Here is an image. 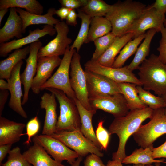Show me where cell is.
<instances>
[{
  "instance_id": "18",
  "label": "cell",
  "mask_w": 166,
  "mask_h": 166,
  "mask_svg": "<svg viewBox=\"0 0 166 166\" xmlns=\"http://www.w3.org/2000/svg\"><path fill=\"white\" fill-rule=\"evenodd\" d=\"M62 59L59 57H43L38 58L36 73L31 87L32 92L39 94L42 86L52 76L54 69L59 66Z\"/></svg>"
},
{
  "instance_id": "2",
  "label": "cell",
  "mask_w": 166,
  "mask_h": 166,
  "mask_svg": "<svg viewBox=\"0 0 166 166\" xmlns=\"http://www.w3.org/2000/svg\"><path fill=\"white\" fill-rule=\"evenodd\" d=\"M146 7L140 2L132 0L118 1L111 5L105 16L111 23V32L118 37L127 33L132 23Z\"/></svg>"
},
{
  "instance_id": "11",
  "label": "cell",
  "mask_w": 166,
  "mask_h": 166,
  "mask_svg": "<svg viewBox=\"0 0 166 166\" xmlns=\"http://www.w3.org/2000/svg\"><path fill=\"white\" fill-rule=\"evenodd\" d=\"M54 27L57 35L47 45L40 48L38 53V58L64 55L67 47L72 43V39L68 36L69 29L66 22L61 21L55 25Z\"/></svg>"
},
{
  "instance_id": "29",
  "label": "cell",
  "mask_w": 166,
  "mask_h": 166,
  "mask_svg": "<svg viewBox=\"0 0 166 166\" xmlns=\"http://www.w3.org/2000/svg\"><path fill=\"white\" fill-rule=\"evenodd\" d=\"M151 147H147L145 148L141 147L140 148L136 149L131 155L126 156L122 161V163L126 164H141L144 165L151 164L153 163H166V160L164 159L156 160L153 158Z\"/></svg>"
},
{
  "instance_id": "41",
  "label": "cell",
  "mask_w": 166,
  "mask_h": 166,
  "mask_svg": "<svg viewBox=\"0 0 166 166\" xmlns=\"http://www.w3.org/2000/svg\"><path fill=\"white\" fill-rule=\"evenodd\" d=\"M62 7L72 9L82 7L86 3L87 0H60Z\"/></svg>"
},
{
  "instance_id": "34",
  "label": "cell",
  "mask_w": 166,
  "mask_h": 166,
  "mask_svg": "<svg viewBox=\"0 0 166 166\" xmlns=\"http://www.w3.org/2000/svg\"><path fill=\"white\" fill-rule=\"evenodd\" d=\"M111 5L102 0H87L86 4L79 9L91 18L105 16Z\"/></svg>"
},
{
  "instance_id": "39",
  "label": "cell",
  "mask_w": 166,
  "mask_h": 166,
  "mask_svg": "<svg viewBox=\"0 0 166 166\" xmlns=\"http://www.w3.org/2000/svg\"><path fill=\"white\" fill-rule=\"evenodd\" d=\"M40 128V123L37 116L30 119L26 125V132L22 136L27 135V139L24 144L29 145L32 142L31 138L38 132Z\"/></svg>"
},
{
  "instance_id": "13",
  "label": "cell",
  "mask_w": 166,
  "mask_h": 166,
  "mask_svg": "<svg viewBox=\"0 0 166 166\" xmlns=\"http://www.w3.org/2000/svg\"><path fill=\"white\" fill-rule=\"evenodd\" d=\"M93 109H100L118 117L126 116L130 110L124 96L121 94L89 98Z\"/></svg>"
},
{
  "instance_id": "21",
  "label": "cell",
  "mask_w": 166,
  "mask_h": 166,
  "mask_svg": "<svg viewBox=\"0 0 166 166\" xmlns=\"http://www.w3.org/2000/svg\"><path fill=\"white\" fill-rule=\"evenodd\" d=\"M23 22L18 14L16 8H10V13L4 25L0 29V43H5L15 37H22Z\"/></svg>"
},
{
  "instance_id": "19",
  "label": "cell",
  "mask_w": 166,
  "mask_h": 166,
  "mask_svg": "<svg viewBox=\"0 0 166 166\" xmlns=\"http://www.w3.org/2000/svg\"><path fill=\"white\" fill-rule=\"evenodd\" d=\"M56 97L53 93H44L41 97L40 106L45 110V115L42 134L51 136L56 132L57 122Z\"/></svg>"
},
{
  "instance_id": "35",
  "label": "cell",
  "mask_w": 166,
  "mask_h": 166,
  "mask_svg": "<svg viewBox=\"0 0 166 166\" xmlns=\"http://www.w3.org/2000/svg\"><path fill=\"white\" fill-rule=\"evenodd\" d=\"M136 88L140 98L148 107L153 110L165 108L164 101L162 97L154 95L142 86L137 85Z\"/></svg>"
},
{
  "instance_id": "7",
  "label": "cell",
  "mask_w": 166,
  "mask_h": 166,
  "mask_svg": "<svg viewBox=\"0 0 166 166\" xmlns=\"http://www.w3.org/2000/svg\"><path fill=\"white\" fill-rule=\"evenodd\" d=\"M83 157L89 153L95 154L100 157L104 154L93 143L85 137L80 130L57 131L51 136Z\"/></svg>"
},
{
  "instance_id": "26",
  "label": "cell",
  "mask_w": 166,
  "mask_h": 166,
  "mask_svg": "<svg viewBox=\"0 0 166 166\" xmlns=\"http://www.w3.org/2000/svg\"><path fill=\"white\" fill-rule=\"evenodd\" d=\"M30 46L15 50L6 58L0 61V78L7 81L13 69L20 61L25 59L29 54Z\"/></svg>"
},
{
  "instance_id": "12",
  "label": "cell",
  "mask_w": 166,
  "mask_h": 166,
  "mask_svg": "<svg viewBox=\"0 0 166 166\" xmlns=\"http://www.w3.org/2000/svg\"><path fill=\"white\" fill-rule=\"evenodd\" d=\"M85 71L89 98L121 94L117 83L103 75Z\"/></svg>"
},
{
  "instance_id": "1",
  "label": "cell",
  "mask_w": 166,
  "mask_h": 166,
  "mask_svg": "<svg viewBox=\"0 0 166 166\" xmlns=\"http://www.w3.org/2000/svg\"><path fill=\"white\" fill-rule=\"evenodd\" d=\"M153 111V110L147 107L130 110L124 116L115 118L108 129L110 135L115 134L119 139L117 150L112 154L113 160L122 162L126 156L125 147L129 138L137 131L144 121L150 118Z\"/></svg>"
},
{
  "instance_id": "4",
  "label": "cell",
  "mask_w": 166,
  "mask_h": 166,
  "mask_svg": "<svg viewBox=\"0 0 166 166\" xmlns=\"http://www.w3.org/2000/svg\"><path fill=\"white\" fill-rule=\"evenodd\" d=\"M45 89L54 94L59 103L60 114L56 125L57 131L80 130L81 118L75 102L61 90L51 88Z\"/></svg>"
},
{
  "instance_id": "38",
  "label": "cell",
  "mask_w": 166,
  "mask_h": 166,
  "mask_svg": "<svg viewBox=\"0 0 166 166\" xmlns=\"http://www.w3.org/2000/svg\"><path fill=\"white\" fill-rule=\"evenodd\" d=\"M104 122L103 121L101 120L98 122L95 134L98 140L102 147L103 149L106 150L108 145L110 135L109 132L103 127Z\"/></svg>"
},
{
  "instance_id": "49",
  "label": "cell",
  "mask_w": 166,
  "mask_h": 166,
  "mask_svg": "<svg viewBox=\"0 0 166 166\" xmlns=\"http://www.w3.org/2000/svg\"><path fill=\"white\" fill-rule=\"evenodd\" d=\"M0 89L1 90L9 89V85L8 82L5 81L4 79H0Z\"/></svg>"
},
{
  "instance_id": "48",
  "label": "cell",
  "mask_w": 166,
  "mask_h": 166,
  "mask_svg": "<svg viewBox=\"0 0 166 166\" xmlns=\"http://www.w3.org/2000/svg\"><path fill=\"white\" fill-rule=\"evenodd\" d=\"M71 10L72 9H71L62 7L56 10V14L59 16L62 20H63L66 19Z\"/></svg>"
},
{
  "instance_id": "47",
  "label": "cell",
  "mask_w": 166,
  "mask_h": 166,
  "mask_svg": "<svg viewBox=\"0 0 166 166\" xmlns=\"http://www.w3.org/2000/svg\"><path fill=\"white\" fill-rule=\"evenodd\" d=\"M12 144H8L0 145V165L7 154L11 150Z\"/></svg>"
},
{
  "instance_id": "9",
  "label": "cell",
  "mask_w": 166,
  "mask_h": 166,
  "mask_svg": "<svg viewBox=\"0 0 166 166\" xmlns=\"http://www.w3.org/2000/svg\"><path fill=\"white\" fill-rule=\"evenodd\" d=\"M32 141L42 146L54 160L60 163L66 160L71 165L79 156L61 141L50 136L36 135Z\"/></svg>"
},
{
  "instance_id": "54",
  "label": "cell",
  "mask_w": 166,
  "mask_h": 166,
  "mask_svg": "<svg viewBox=\"0 0 166 166\" xmlns=\"http://www.w3.org/2000/svg\"><path fill=\"white\" fill-rule=\"evenodd\" d=\"M160 164V163H157V164H156V166H154L151 164H149V165H145V166H160L159 165Z\"/></svg>"
},
{
  "instance_id": "22",
  "label": "cell",
  "mask_w": 166,
  "mask_h": 166,
  "mask_svg": "<svg viewBox=\"0 0 166 166\" xmlns=\"http://www.w3.org/2000/svg\"><path fill=\"white\" fill-rule=\"evenodd\" d=\"M16 9L22 21L23 34L25 33L26 28L31 25L45 24L54 26L61 22L53 17L56 10L54 8H49L47 13L44 15L32 14L20 8H16Z\"/></svg>"
},
{
  "instance_id": "52",
  "label": "cell",
  "mask_w": 166,
  "mask_h": 166,
  "mask_svg": "<svg viewBox=\"0 0 166 166\" xmlns=\"http://www.w3.org/2000/svg\"><path fill=\"white\" fill-rule=\"evenodd\" d=\"M82 157L79 156L75 162L71 165V166H80V163L82 160Z\"/></svg>"
},
{
  "instance_id": "17",
  "label": "cell",
  "mask_w": 166,
  "mask_h": 166,
  "mask_svg": "<svg viewBox=\"0 0 166 166\" xmlns=\"http://www.w3.org/2000/svg\"><path fill=\"white\" fill-rule=\"evenodd\" d=\"M57 33L54 26L46 25L42 29L37 28L30 30L27 36L17 40L0 44V56L5 57L13 50L20 49L23 46L39 41V39L47 35L52 36Z\"/></svg>"
},
{
  "instance_id": "6",
  "label": "cell",
  "mask_w": 166,
  "mask_h": 166,
  "mask_svg": "<svg viewBox=\"0 0 166 166\" xmlns=\"http://www.w3.org/2000/svg\"><path fill=\"white\" fill-rule=\"evenodd\" d=\"M76 51L68 46L59 67L54 73L41 88L42 91L46 88H53L61 90L75 102V94L70 81L69 69L72 57Z\"/></svg>"
},
{
  "instance_id": "42",
  "label": "cell",
  "mask_w": 166,
  "mask_h": 166,
  "mask_svg": "<svg viewBox=\"0 0 166 166\" xmlns=\"http://www.w3.org/2000/svg\"><path fill=\"white\" fill-rule=\"evenodd\" d=\"M84 166H106L100 157L94 154L88 155L84 162Z\"/></svg>"
},
{
  "instance_id": "31",
  "label": "cell",
  "mask_w": 166,
  "mask_h": 166,
  "mask_svg": "<svg viewBox=\"0 0 166 166\" xmlns=\"http://www.w3.org/2000/svg\"><path fill=\"white\" fill-rule=\"evenodd\" d=\"M13 7L25 9L27 11L34 14L42 15L43 6L36 0H0V10Z\"/></svg>"
},
{
  "instance_id": "46",
  "label": "cell",
  "mask_w": 166,
  "mask_h": 166,
  "mask_svg": "<svg viewBox=\"0 0 166 166\" xmlns=\"http://www.w3.org/2000/svg\"><path fill=\"white\" fill-rule=\"evenodd\" d=\"M77 14L75 9H72L69 12L66 20L67 24L75 26L77 24Z\"/></svg>"
},
{
  "instance_id": "40",
  "label": "cell",
  "mask_w": 166,
  "mask_h": 166,
  "mask_svg": "<svg viewBox=\"0 0 166 166\" xmlns=\"http://www.w3.org/2000/svg\"><path fill=\"white\" fill-rule=\"evenodd\" d=\"M160 32L161 38L159 42V46L157 49L159 52L158 57L163 63L166 64V28L164 26L161 28Z\"/></svg>"
},
{
  "instance_id": "5",
  "label": "cell",
  "mask_w": 166,
  "mask_h": 166,
  "mask_svg": "<svg viewBox=\"0 0 166 166\" xmlns=\"http://www.w3.org/2000/svg\"><path fill=\"white\" fill-rule=\"evenodd\" d=\"M165 133L166 114L163 108L153 110L149 121L141 125L133 136L138 146L145 148L153 146L157 139Z\"/></svg>"
},
{
  "instance_id": "24",
  "label": "cell",
  "mask_w": 166,
  "mask_h": 166,
  "mask_svg": "<svg viewBox=\"0 0 166 166\" xmlns=\"http://www.w3.org/2000/svg\"><path fill=\"white\" fill-rule=\"evenodd\" d=\"M75 103L81 118V131L85 137L101 150L103 149L102 147L97 138L92 123L93 117L96 113L97 110L93 109H87L77 99Z\"/></svg>"
},
{
  "instance_id": "58",
  "label": "cell",
  "mask_w": 166,
  "mask_h": 166,
  "mask_svg": "<svg viewBox=\"0 0 166 166\" xmlns=\"http://www.w3.org/2000/svg\"></svg>"
},
{
  "instance_id": "50",
  "label": "cell",
  "mask_w": 166,
  "mask_h": 166,
  "mask_svg": "<svg viewBox=\"0 0 166 166\" xmlns=\"http://www.w3.org/2000/svg\"><path fill=\"white\" fill-rule=\"evenodd\" d=\"M122 162L117 160H109L106 166H123Z\"/></svg>"
},
{
  "instance_id": "8",
  "label": "cell",
  "mask_w": 166,
  "mask_h": 166,
  "mask_svg": "<svg viewBox=\"0 0 166 166\" xmlns=\"http://www.w3.org/2000/svg\"><path fill=\"white\" fill-rule=\"evenodd\" d=\"M81 56L76 51L70 64V84L77 100L88 110L93 109L89 103L87 90L86 78L80 62Z\"/></svg>"
},
{
  "instance_id": "28",
  "label": "cell",
  "mask_w": 166,
  "mask_h": 166,
  "mask_svg": "<svg viewBox=\"0 0 166 166\" xmlns=\"http://www.w3.org/2000/svg\"><path fill=\"white\" fill-rule=\"evenodd\" d=\"M121 94L125 98L130 110L145 108L148 106L140 98L136 85L131 83H117Z\"/></svg>"
},
{
  "instance_id": "20",
  "label": "cell",
  "mask_w": 166,
  "mask_h": 166,
  "mask_svg": "<svg viewBox=\"0 0 166 166\" xmlns=\"http://www.w3.org/2000/svg\"><path fill=\"white\" fill-rule=\"evenodd\" d=\"M26 124L0 117V145L18 142Z\"/></svg>"
},
{
  "instance_id": "23",
  "label": "cell",
  "mask_w": 166,
  "mask_h": 166,
  "mask_svg": "<svg viewBox=\"0 0 166 166\" xmlns=\"http://www.w3.org/2000/svg\"><path fill=\"white\" fill-rule=\"evenodd\" d=\"M34 143L22 154L30 164L33 166H65L52 159L42 146Z\"/></svg>"
},
{
  "instance_id": "55",
  "label": "cell",
  "mask_w": 166,
  "mask_h": 166,
  "mask_svg": "<svg viewBox=\"0 0 166 166\" xmlns=\"http://www.w3.org/2000/svg\"><path fill=\"white\" fill-rule=\"evenodd\" d=\"M133 166H145V165L141 164H134Z\"/></svg>"
},
{
  "instance_id": "3",
  "label": "cell",
  "mask_w": 166,
  "mask_h": 166,
  "mask_svg": "<svg viewBox=\"0 0 166 166\" xmlns=\"http://www.w3.org/2000/svg\"><path fill=\"white\" fill-rule=\"evenodd\" d=\"M138 69L139 79L144 89L152 90L160 97L166 94V64L158 56L152 54Z\"/></svg>"
},
{
  "instance_id": "37",
  "label": "cell",
  "mask_w": 166,
  "mask_h": 166,
  "mask_svg": "<svg viewBox=\"0 0 166 166\" xmlns=\"http://www.w3.org/2000/svg\"><path fill=\"white\" fill-rule=\"evenodd\" d=\"M8 154L7 161L0 166H32L21 153L18 147L11 150Z\"/></svg>"
},
{
  "instance_id": "32",
  "label": "cell",
  "mask_w": 166,
  "mask_h": 166,
  "mask_svg": "<svg viewBox=\"0 0 166 166\" xmlns=\"http://www.w3.org/2000/svg\"><path fill=\"white\" fill-rule=\"evenodd\" d=\"M146 33L129 41L120 52L116 58L112 67L119 68L122 67L127 60L135 53L139 45L145 38Z\"/></svg>"
},
{
  "instance_id": "56",
  "label": "cell",
  "mask_w": 166,
  "mask_h": 166,
  "mask_svg": "<svg viewBox=\"0 0 166 166\" xmlns=\"http://www.w3.org/2000/svg\"><path fill=\"white\" fill-rule=\"evenodd\" d=\"M164 27L166 28V18L165 19L164 21Z\"/></svg>"
},
{
  "instance_id": "44",
  "label": "cell",
  "mask_w": 166,
  "mask_h": 166,
  "mask_svg": "<svg viewBox=\"0 0 166 166\" xmlns=\"http://www.w3.org/2000/svg\"><path fill=\"white\" fill-rule=\"evenodd\" d=\"M160 13L165 14L166 13V0H156L154 3L150 5Z\"/></svg>"
},
{
  "instance_id": "33",
  "label": "cell",
  "mask_w": 166,
  "mask_h": 166,
  "mask_svg": "<svg viewBox=\"0 0 166 166\" xmlns=\"http://www.w3.org/2000/svg\"><path fill=\"white\" fill-rule=\"evenodd\" d=\"M77 17L81 20V27L77 36L72 45L71 49H76L77 52L84 43H87V37L91 18L80 9L78 10Z\"/></svg>"
},
{
  "instance_id": "16",
  "label": "cell",
  "mask_w": 166,
  "mask_h": 166,
  "mask_svg": "<svg viewBox=\"0 0 166 166\" xmlns=\"http://www.w3.org/2000/svg\"><path fill=\"white\" fill-rule=\"evenodd\" d=\"M30 50L29 57L26 60V65L24 71L20 74V78L24 86V93L22 101V105L28 101L29 92L33 79L35 75L38 60V53L42 46V42L39 41L30 44Z\"/></svg>"
},
{
  "instance_id": "30",
  "label": "cell",
  "mask_w": 166,
  "mask_h": 166,
  "mask_svg": "<svg viewBox=\"0 0 166 166\" xmlns=\"http://www.w3.org/2000/svg\"><path fill=\"white\" fill-rule=\"evenodd\" d=\"M111 23L105 17H97L91 18L89 31L87 43L94 42L112 31Z\"/></svg>"
},
{
  "instance_id": "36",
  "label": "cell",
  "mask_w": 166,
  "mask_h": 166,
  "mask_svg": "<svg viewBox=\"0 0 166 166\" xmlns=\"http://www.w3.org/2000/svg\"><path fill=\"white\" fill-rule=\"evenodd\" d=\"M117 36L111 32L94 41L95 49L91 60L97 61L112 44Z\"/></svg>"
},
{
  "instance_id": "27",
  "label": "cell",
  "mask_w": 166,
  "mask_h": 166,
  "mask_svg": "<svg viewBox=\"0 0 166 166\" xmlns=\"http://www.w3.org/2000/svg\"><path fill=\"white\" fill-rule=\"evenodd\" d=\"M156 32H157L156 29H152L148 30L146 33L145 38L138 47L133 59L127 65L128 68L130 70L133 71L138 69L140 65L146 59V57L149 54L151 42Z\"/></svg>"
},
{
  "instance_id": "57",
  "label": "cell",
  "mask_w": 166,
  "mask_h": 166,
  "mask_svg": "<svg viewBox=\"0 0 166 166\" xmlns=\"http://www.w3.org/2000/svg\"></svg>"
},
{
  "instance_id": "25",
  "label": "cell",
  "mask_w": 166,
  "mask_h": 166,
  "mask_svg": "<svg viewBox=\"0 0 166 166\" xmlns=\"http://www.w3.org/2000/svg\"><path fill=\"white\" fill-rule=\"evenodd\" d=\"M133 37L134 34L131 32L128 33L120 37L117 36L110 47L96 61L103 66L112 67L116 56Z\"/></svg>"
},
{
  "instance_id": "51",
  "label": "cell",
  "mask_w": 166,
  "mask_h": 166,
  "mask_svg": "<svg viewBox=\"0 0 166 166\" xmlns=\"http://www.w3.org/2000/svg\"><path fill=\"white\" fill-rule=\"evenodd\" d=\"M8 10V9H4L0 10V26L1 22L5 14Z\"/></svg>"
},
{
  "instance_id": "15",
  "label": "cell",
  "mask_w": 166,
  "mask_h": 166,
  "mask_svg": "<svg viewBox=\"0 0 166 166\" xmlns=\"http://www.w3.org/2000/svg\"><path fill=\"white\" fill-rule=\"evenodd\" d=\"M23 63V61L22 60L16 65L12 71L9 79L7 81L10 93L8 106L22 117L27 118V115L22 106L21 101L23 94L22 89L20 72Z\"/></svg>"
},
{
  "instance_id": "45",
  "label": "cell",
  "mask_w": 166,
  "mask_h": 166,
  "mask_svg": "<svg viewBox=\"0 0 166 166\" xmlns=\"http://www.w3.org/2000/svg\"><path fill=\"white\" fill-rule=\"evenodd\" d=\"M9 91L8 90H0V117L2 116L5 104L9 94Z\"/></svg>"
},
{
  "instance_id": "14",
  "label": "cell",
  "mask_w": 166,
  "mask_h": 166,
  "mask_svg": "<svg viewBox=\"0 0 166 166\" xmlns=\"http://www.w3.org/2000/svg\"><path fill=\"white\" fill-rule=\"evenodd\" d=\"M165 18V14L160 13L150 6H147L142 13L132 23L128 33H132L134 39L145 34L146 30L150 29H154L157 32H160L164 26Z\"/></svg>"
},
{
  "instance_id": "10",
  "label": "cell",
  "mask_w": 166,
  "mask_h": 166,
  "mask_svg": "<svg viewBox=\"0 0 166 166\" xmlns=\"http://www.w3.org/2000/svg\"><path fill=\"white\" fill-rule=\"evenodd\" d=\"M85 70L105 76L117 83L127 82L142 86V84L127 65L119 68L101 65L97 61L90 60L84 65Z\"/></svg>"
},
{
  "instance_id": "43",
  "label": "cell",
  "mask_w": 166,
  "mask_h": 166,
  "mask_svg": "<svg viewBox=\"0 0 166 166\" xmlns=\"http://www.w3.org/2000/svg\"><path fill=\"white\" fill-rule=\"evenodd\" d=\"M152 156L153 159L166 158V140L165 142L160 146L157 147H151Z\"/></svg>"
},
{
  "instance_id": "53",
  "label": "cell",
  "mask_w": 166,
  "mask_h": 166,
  "mask_svg": "<svg viewBox=\"0 0 166 166\" xmlns=\"http://www.w3.org/2000/svg\"><path fill=\"white\" fill-rule=\"evenodd\" d=\"M161 97H162L163 98L164 101L165 105V107L164 108V110H165V113L166 114V94L162 96Z\"/></svg>"
}]
</instances>
